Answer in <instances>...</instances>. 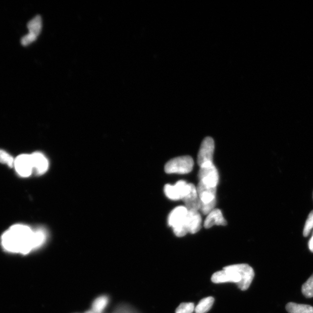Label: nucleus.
Masks as SVG:
<instances>
[{"label":"nucleus","mask_w":313,"mask_h":313,"mask_svg":"<svg viewBox=\"0 0 313 313\" xmlns=\"http://www.w3.org/2000/svg\"><path fill=\"white\" fill-rule=\"evenodd\" d=\"M216 203V200H214L212 202L209 203H204L201 202L200 210L204 215H209L210 212H211L215 209Z\"/></svg>","instance_id":"obj_21"},{"label":"nucleus","mask_w":313,"mask_h":313,"mask_svg":"<svg viewBox=\"0 0 313 313\" xmlns=\"http://www.w3.org/2000/svg\"><path fill=\"white\" fill-rule=\"evenodd\" d=\"M108 303H109V299L106 296H101L95 299L91 311L94 313H102L106 308Z\"/></svg>","instance_id":"obj_16"},{"label":"nucleus","mask_w":313,"mask_h":313,"mask_svg":"<svg viewBox=\"0 0 313 313\" xmlns=\"http://www.w3.org/2000/svg\"><path fill=\"white\" fill-rule=\"evenodd\" d=\"M202 219L198 211H189L187 216L186 226L188 233L195 234L202 228Z\"/></svg>","instance_id":"obj_12"},{"label":"nucleus","mask_w":313,"mask_h":313,"mask_svg":"<svg viewBox=\"0 0 313 313\" xmlns=\"http://www.w3.org/2000/svg\"><path fill=\"white\" fill-rule=\"evenodd\" d=\"M190 183L188 184L183 180H180L176 185H166L164 192L168 199L172 200H183L190 192Z\"/></svg>","instance_id":"obj_6"},{"label":"nucleus","mask_w":313,"mask_h":313,"mask_svg":"<svg viewBox=\"0 0 313 313\" xmlns=\"http://www.w3.org/2000/svg\"><path fill=\"white\" fill-rule=\"evenodd\" d=\"M286 309L289 313H313V307L308 305L297 304L289 303L286 306Z\"/></svg>","instance_id":"obj_15"},{"label":"nucleus","mask_w":313,"mask_h":313,"mask_svg":"<svg viewBox=\"0 0 313 313\" xmlns=\"http://www.w3.org/2000/svg\"><path fill=\"white\" fill-rule=\"evenodd\" d=\"M199 178L200 181L212 187H216L219 182L218 172L213 163L201 166Z\"/></svg>","instance_id":"obj_8"},{"label":"nucleus","mask_w":313,"mask_h":313,"mask_svg":"<svg viewBox=\"0 0 313 313\" xmlns=\"http://www.w3.org/2000/svg\"><path fill=\"white\" fill-rule=\"evenodd\" d=\"M194 161L190 156H178L169 160L165 165L166 173L186 174L192 171Z\"/></svg>","instance_id":"obj_4"},{"label":"nucleus","mask_w":313,"mask_h":313,"mask_svg":"<svg viewBox=\"0 0 313 313\" xmlns=\"http://www.w3.org/2000/svg\"><path fill=\"white\" fill-rule=\"evenodd\" d=\"M313 229V210L310 213L307 220H306L304 230V236L308 237L311 231Z\"/></svg>","instance_id":"obj_22"},{"label":"nucleus","mask_w":313,"mask_h":313,"mask_svg":"<svg viewBox=\"0 0 313 313\" xmlns=\"http://www.w3.org/2000/svg\"><path fill=\"white\" fill-rule=\"evenodd\" d=\"M214 225H227L226 220L224 219L222 212L219 209H214L208 215L205 222H204V227L206 229H209Z\"/></svg>","instance_id":"obj_14"},{"label":"nucleus","mask_w":313,"mask_h":313,"mask_svg":"<svg viewBox=\"0 0 313 313\" xmlns=\"http://www.w3.org/2000/svg\"><path fill=\"white\" fill-rule=\"evenodd\" d=\"M190 186L189 193L182 200L189 211L197 212L200 209L201 201L195 186L192 183H190Z\"/></svg>","instance_id":"obj_11"},{"label":"nucleus","mask_w":313,"mask_h":313,"mask_svg":"<svg viewBox=\"0 0 313 313\" xmlns=\"http://www.w3.org/2000/svg\"><path fill=\"white\" fill-rule=\"evenodd\" d=\"M46 240L44 231H33L28 226L15 224L2 234L1 244L9 253L26 255L42 247Z\"/></svg>","instance_id":"obj_1"},{"label":"nucleus","mask_w":313,"mask_h":313,"mask_svg":"<svg viewBox=\"0 0 313 313\" xmlns=\"http://www.w3.org/2000/svg\"><path fill=\"white\" fill-rule=\"evenodd\" d=\"M43 28L42 17L37 15L33 18L28 24L29 33L24 36L21 40V43L23 46L30 45L35 42L39 37Z\"/></svg>","instance_id":"obj_7"},{"label":"nucleus","mask_w":313,"mask_h":313,"mask_svg":"<svg viewBox=\"0 0 313 313\" xmlns=\"http://www.w3.org/2000/svg\"><path fill=\"white\" fill-rule=\"evenodd\" d=\"M33 172H35L37 174L42 175L45 173L49 168V162L42 153H34L31 155Z\"/></svg>","instance_id":"obj_13"},{"label":"nucleus","mask_w":313,"mask_h":313,"mask_svg":"<svg viewBox=\"0 0 313 313\" xmlns=\"http://www.w3.org/2000/svg\"><path fill=\"white\" fill-rule=\"evenodd\" d=\"M214 149L215 144L213 139L210 137L204 139L201 145L197 159V162L200 167L204 165L213 163Z\"/></svg>","instance_id":"obj_5"},{"label":"nucleus","mask_w":313,"mask_h":313,"mask_svg":"<svg viewBox=\"0 0 313 313\" xmlns=\"http://www.w3.org/2000/svg\"><path fill=\"white\" fill-rule=\"evenodd\" d=\"M195 305L193 303H182L176 310V313H193Z\"/></svg>","instance_id":"obj_20"},{"label":"nucleus","mask_w":313,"mask_h":313,"mask_svg":"<svg viewBox=\"0 0 313 313\" xmlns=\"http://www.w3.org/2000/svg\"><path fill=\"white\" fill-rule=\"evenodd\" d=\"M188 213V210L185 207L180 206L175 208L169 214L168 225L172 228L173 232L177 237H183L188 233L186 226Z\"/></svg>","instance_id":"obj_3"},{"label":"nucleus","mask_w":313,"mask_h":313,"mask_svg":"<svg viewBox=\"0 0 313 313\" xmlns=\"http://www.w3.org/2000/svg\"><path fill=\"white\" fill-rule=\"evenodd\" d=\"M309 249L311 250L312 253H313V233L311 240H310L309 244Z\"/></svg>","instance_id":"obj_23"},{"label":"nucleus","mask_w":313,"mask_h":313,"mask_svg":"<svg viewBox=\"0 0 313 313\" xmlns=\"http://www.w3.org/2000/svg\"><path fill=\"white\" fill-rule=\"evenodd\" d=\"M302 292L306 298H311L313 297V274L308 281L303 285Z\"/></svg>","instance_id":"obj_18"},{"label":"nucleus","mask_w":313,"mask_h":313,"mask_svg":"<svg viewBox=\"0 0 313 313\" xmlns=\"http://www.w3.org/2000/svg\"><path fill=\"white\" fill-rule=\"evenodd\" d=\"M15 159L11 155L3 150L0 149V163L7 165L9 167H14Z\"/></svg>","instance_id":"obj_19"},{"label":"nucleus","mask_w":313,"mask_h":313,"mask_svg":"<svg viewBox=\"0 0 313 313\" xmlns=\"http://www.w3.org/2000/svg\"><path fill=\"white\" fill-rule=\"evenodd\" d=\"M215 299L209 297L204 298L195 308L196 313H206L212 308Z\"/></svg>","instance_id":"obj_17"},{"label":"nucleus","mask_w":313,"mask_h":313,"mask_svg":"<svg viewBox=\"0 0 313 313\" xmlns=\"http://www.w3.org/2000/svg\"><path fill=\"white\" fill-rule=\"evenodd\" d=\"M197 191L201 202L204 203H209L216 200V187L210 186L200 181Z\"/></svg>","instance_id":"obj_10"},{"label":"nucleus","mask_w":313,"mask_h":313,"mask_svg":"<svg viewBox=\"0 0 313 313\" xmlns=\"http://www.w3.org/2000/svg\"><path fill=\"white\" fill-rule=\"evenodd\" d=\"M14 167L18 174L22 177H28L33 172L31 155H22L15 159Z\"/></svg>","instance_id":"obj_9"},{"label":"nucleus","mask_w":313,"mask_h":313,"mask_svg":"<svg viewBox=\"0 0 313 313\" xmlns=\"http://www.w3.org/2000/svg\"><path fill=\"white\" fill-rule=\"evenodd\" d=\"M255 276L253 268L247 264L230 265L223 270L216 272L212 276L214 283L234 282L242 291H246L250 287Z\"/></svg>","instance_id":"obj_2"}]
</instances>
